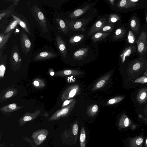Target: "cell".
Masks as SVG:
<instances>
[{"label":"cell","instance_id":"obj_1","mask_svg":"<svg viewBox=\"0 0 147 147\" xmlns=\"http://www.w3.org/2000/svg\"><path fill=\"white\" fill-rule=\"evenodd\" d=\"M30 11L36 22V28L41 36L50 42H53L51 25L40 5L36 2L31 3Z\"/></svg>","mask_w":147,"mask_h":147},{"label":"cell","instance_id":"obj_2","mask_svg":"<svg viewBox=\"0 0 147 147\" xmlns=\"http://www.w3.org/2000/svg\"><path fill=\"white\" fill-rule=\"evenodd\" d=\"M33 54V59L36 61L51 59L58 56L53 48L47 46L36 51Z\"/></svg>","mask_w":147,"mask_h":147},{"label":"cell","instance_id":"obj_3","mask_svg":"<svg viewBox=\"0 0 147 147\" xmlns=\"http://www.w3.org/2000/svg\"><path fill=\"white\" fill-rule=\"evenodd\" d=\"M28 35L22 28L20 32L21 47L23 53L27 55L31 54L33 51L34 43Z\"/></svg>","mask_w":147,"mask_h":147},{"label":"cell","instance_id":"obj_4","mask_svg":"<svg viewBox=\"0 0 147 147\" xmlns=\"http://www.w3.org/2000/svg\"><path fill=\"white\" fill-rule=\"evenodd\" d=\"M53 30L55 34L53 41L58 53L62 57L66 59L68 53L66 44L56 27H53Z\"/></svg>","mask_w":147,"mask_h":147},{"label":"cell","instance_id":"obj_5","mask_svg":"<svg viewBox=\"0 0 147 147\" xmlns=\"http://www.w3.org/2000/svg\"><path fill=\"white\" fill-rule=\"evenodd\" d=\"M72 30L84 31L85 26L91 19V17L78 20H68L62 18Z\"/></svg>","mask_w":147,"mask_h":147},{"label":"cell","instance_id":"obj_6","mask_svg":"<svg viewBox=\"0 0 147 147\" xmlns=\"http://www.w3.org/2000/svg\"><path fill=\"white\" fill-rule=\"evenodd\" d=\"M13 18L16 20L18 24L28 35L31 36L32 31L30 24L25 17L20 13L13 12L11 15Z\"/></svg>","mask_w":147,"mask_h":147},{"label":"cell","instance_id":"obj_7","mask_svg":"<svg viewBox=\"0 0 147 147\" xmlns=\"http://www.w3.org/2000/svg\"><path fill=\"white\" fill-rule=\"evenodd\" d=\"M138 52L140 55H143L147 51V33L144 30L140 34L136 41Z\"/></svg>","mask_w":147,"mask_h":147},{"label":"cell","instance_id":"obj_8","mask_svg":"<svg viewBox=\"0 0 147 147\" xmlns=\"http://www.w3.org/2000/svg\"><path fill=\"white\" fill-rule=\"evenodd\" d=\"M146 63V59L144 57H139L130 63L128 67L129 71L131 73L138 71L144 66Z\"/></svg>","mask_w":147,"mask_h":147},{"label":"cell","instance_id":"obj_9","mask_svg":"<svg viewBox=\"0 0 147 147\" xmlns=\"http://www.w3.org/2000/svg\"><path fill=\"white\" fill-rule=\"evenodd\" d=\"M52 21L58 29L64 34H66L69 32V27L62 18L57 16L55 12L54 14Z\"/></svg>","mask_w":147,"mask_h":147},{"label":"cell","instance_id":"obj_10","mask_svg":"<svg viewBox=\"0 0 147 147\" xmlns=\"http://www.w3.org/2000/svg\"><path fill=\"white\" fill-rule=\"evenodd\" d=\"M107 19L104 18L100 19L96 21L90 28L88 35L89 36L96 32H99L102 28L105 25Z\"/></svg>","mask_w":147,"mask_h":147},{"label":"cell","instance_id":"obj_11","mask_svg":"<svg viewBox=\"0 0 147 147\" xmlns=\"http://www.w3.org/2000/svg\"><path fill=\"white\" fill-rule=\"evenodd\" d=\"M12 30L10 32L3 34L1 33L0 34V57H1L3 49L9 38L11 36L13 31Z\"/></svg>","mask_w":147,"mask_h":147},{"label":"cell","instance_id":"obj_12","mask_svg":"<svg viewBox=\"0 0 147 147\" xmlns=\"http://www.w3.org/2000/svg\"><path fill=\"white\" fill-rule=\"evenodd\" d=\"M144 138L142 136L135 137L128 140L130 147H142Z\"/></svg>","mask_w":147,"mask_h":147},{"label":"cell","instance_id":"obj_13","mask_svg":"<svg viewBox=\"0 0 147 147\" xmlns=\"http://www.w3.org/2000/svg\"><path fill=\"white\" fill-rule=\"evenodd\" d=\"M91 8V5L88 4L84 7L76 9L69 15L71 18H76L85 13Z\"/></svg>","mask_w":147,"mask_h":147},{"label":"cell","instance_id":"obj_14","mask_svg":"<svg viewBox=\"0 0 147 147\" xmlns=\"http://www.w3.org/2000/svg\"><path fill=\"white\" fill-rule=\"evenodd\" d=\"M13 7L11 4L7 9L0 11V22L3 20H7L8 18L11 16V14L14 12L15 9Z\"/></svg>","mask_w":147,"mask_h":147},{"label":"cell","instance_id":"obj_15","mask_svg":"<svg viewBox=\"0 0 147 147\" xmlns=\"http://www.w3.org/2000/svg\"><path fill=\"white\" fill-rule=\"evenodd\" d=\"M132 122L129 118L125 113L121 116L119 121V129L126 128L132 124Z\"/></svg>","mask_w":147,"mask_h":147},{"label":"cell","instance_id":"obj_16","mask_svg":"<svg viewBox=\"0 0 147 147\" xmlns=\"http://www.w3.org/2000/svg\"><path fill=\"white\" fill-rule=\"evenodd\" d=\"M138 5V3L132 2L131 0H121L117 3L116 5L119 8L126 9L134 7Z\"/></svg>","mask_w":147,"mask_h":147},{"label":"cell","instance_id":"obj_17","mask_svg":"<svg viewBox=\"0 0 147 147\" xmlns=\"http://www.w3.org/2000/svg\"><path fill=\"white\" fill-rule=\"evenodd\" d=\"M147 99V88L141 89L139 91L137 96V99L140 104L144 103Z\"/></svg>","mask_w":147,"mask_h":147},{"label":"cell","instance_id":"obj_18","mask_svg":"<svg viewBox=\"0 0 147 147\" xmlns=\"http://www.w3.org/2000/svg\"><path fill=\"white\" fill-rule=\"evenodd\" d=\"M135 51H136V49L134 46H130L125 48L123 50L120 55L123 63L125 60L126 57L130 55Z\"/></svg>","mask_w":147,"mask_h":147},{"label":"cell","instance_id":"obj_19","mask_svg":"<svg viewBox=\"0 0 147 147\" xmlns=\"http://www.w3.org/2000/svg\"><path fill=\"white\" fill-rule=\"evenodd\" d=\"M88 48L81 49L74 53L73 57L75 59H80L86 56L88 54Z\"/></svg>","mask_w":147,"mask_h":147},{"label":"cell","instance_id":"obj_20","mask_svg":"<svg viewBox=\"0 0 147 147\" xmlns=\"http://www.w3.org/2000/svg\"><path fill=\"white\" fill-rule=\"evenodd\" d=\"M126 30L123 27H120L116 29L113 36L114 40H117L123 37L126 33Z\"/></svg>","mask_w":147,"mask_h":147},{"label":"cell","instance_id":"obj_21","mask_svg":"<svg viewBox=\"0 0 147 147\" xmlns=\"http://www.w3.org/2000/svg\"><path fill=\"white\" fill-rule=\"evenodd\" d=\"M131 30L135 32H138L140 28L139 22L137 18L135 16H132L130 22Z\"/></svg>","mask_w":147,"mask_h":147},{"label":"cell","instance_id":"obj_22","mask_svg":"<svg viewBox=\"0 0 147 147\" xmlns=\"http://www.w3.org/2000/svg\"><path fill=\"white\" fill-rule=\"evenodd\" d=\"M18 24L17 21L15 19H13L9 22L7 26L5 28L3 32H1L3 34H5L14 30Z\"/></svg>","mask_w":147,"mask_h":147},{"label":"cell","instance_id":"obj_23","mask_svg":"<svg viewBox=\"0 0 147 147\" xmlns=\"http://www.w3.org/2000/svg\"><path fill=\"white\" fill-rule=\"evenodd\" d=\"M109 34V33L98 32L93 35L91 39L94 42L98 41L105 38Z\"/></svg>","mask_w":147,"mask_h":147},{"label":"cell","instance_id":"obj_24","mask_svg":"<svg viewBox=\"0 0 147 147\" xmlns=\"http://www.w3.org/2000/svg\"><path fill=\"white\" fill-rule=\"evenodd\" d=\"M84 38L83 34H76L73 36L69 39V42L71 44H74L82 40Z\"/></svg>","mask_w":147,"mask_h":147},{"label":"cell","instance_id":"obj_25","mask_svg":"<svg viewBox=\"0 0 147 147\" xmlns=\"http://www.w3.org/2000/svg\"><path fill=\"white\" fill-rule=\"evenodd\" d=\"M86 134L84 128L83 127L81 129L80 137V147H85L86 144Z\"/></svg>","mask_w":147,"mask_h":147},{"label":"cell","instance_id":"obj_26","mask_svg":"<svg viewBox=\"0 0 147 147\" xmlns=\"http://www.w3.org/2000/svg\"><path fill=\"white\" fill-rule=\"evenodd\" d=\"M114 28V25L112 24H110L106 25H105L99 32L109 33V32H112Z\"/></svg>","mask_w":147,"mask_h":147},{"label":"cell","instance_id":"obj_27","mask_svg":"<svg viewBox=\"0 0 147 147\" xmlns=\"http://www.w3.org/2000/svg\"><path fill=\"white\" fill-rule=\"evenodd\" d=\"M69 108L68 107L64 108L57 112L54 115V118H57L61 116L67 114L69 111Z\"/></svg>","mask_w":147,"mask_h":147},{"label":"cell","instance_id":"obj_28","mask_svg":"<svg viewBox=\"0 0 147 147\" xmlns=\"http://www.w3.org/2000/svg\"><path fill=\"white\" fill-rule=\"evenodd\" d=\"M120 17L119 16L115 14H111L108 18V22L111 24L114 23L119 20Z\"/></svg>","mask_w":147,"mask_h":147},{"label":"cell","instance_id":"obj_29","mask_svg":"<svg viewBox=\"0 0 147 147\" xmlns=\"http://www.w3.org/2000/svg\"><path fill=\"white\" fill-rule=\"evenodd\" d=\"M124 98L123 96H119L110 99L107 104H113L118 103L121 101Z\"/></svg>","mask_w":147,"mask_h":147},{"label":"cell","instance_id":"obj_30","mask_svg":"<svg viewBox=\"0 0 147 147\" xmlns=\"http://www.w3.org/2000/svg\"><path fill=\"white\" fill-rule=\"evenodd\" d=\"M128 42L130 44H134L135 42V38L132 32L129 30L127 34Z\"/></svg>","mask_w":147,"mask_h":147},{"label":"cell","instance_id":"obj_31","mask_svg":"<svg viewBox=\"0 0 147 147\" xmlns=\"http://www.w3.org/2000/svg\"><path fill=\"white\" fill-rule=\"evenodd\" d=\"M134 82L144 84L147 82V77L143 76L136 80Z\"/></svg>","mask_w":147,"mask_h":147},{"label":"cell","instance_id":"obj_32","mask_svg":"<svg viewBox=\"0 0 147 147\" xmlns=\"http://www.w3.org/2000/svg\"><path fill=\"white\" fill-rule=\"evenodd\" d=\"M78 131V125L75 124L74 125L72 128V132L73 134L74 135H76Z\"/></svg>","mask_w":147,"mask_h":147},{"label":"cell","instance_id":"obj_33","mask_svg":"<svg viewBox=\"0 0 147 147\" xmlns=\"http://www.w3.org/2000/svg\"><path fill=\"white\" fill-rule=\"evenodd\" d=\"M98 106L96 105L93 106L91 109V114L93 115L96 113L98 110Z\"/></svg>","mask_w":147,"mask_h":147},{"label":"cell","instance_id":"obj_34","mask_svg":"<svg viewBox=\"0 0 147 147\" xmlns=\"http://www.w3.org/2000/svg\"><path fill=\"white\" fill-rule=\"evenodd\" d=\"M5 67L3 65H1L0 67V75L1 77H3L5 70Z\"/></svg>","mask_w":147,"mask_h":147},{"label":"cell","instance_id":"obj_35","mask_svg":"<svg viewBox=\"0 0 147 147\" xmlns=\"http://www.w3.org/2000/svg\"><path fill=\"white\" fill-rule=\"evenodd\" d=\"M77 89H73L69 92V98L73 97L76 94L77 92Z\"/></svg>","mask_w":147,"mask_h":147},{"label":"cell","instance_id":"obj_36","mask_svg":"<svg viewBox=\"0 0 147 147\" xmlns=\"http://www.w3.org/2000/svg\"><path fill=\"white\" fill-rule=\"evenodd\" d=\"M105 81L104 80H102L97 83L96 85V87L98 88L102 87L105 84Z\"/></svg>","mask_w":147,"mask_h":147},{"label":"cell","instance_id":"obj_37","mask_svg":"<svg viewBox=\"0 0 147 147\" xmlns=\"http://www.w3.org/2000/svg\"><path fill=\"white\" fill-rule=\"evenodd\" d=\"M7 1L10 2H12V5L13 6H14L15 5H18L19 2L20 1V0H6Z\"/></svg>","mask_w":147,"mask_h":147},{"label":"cell","instance_id":"obj_38","mask_svg":"<svg viewBox=\"0 0 147 147\" xmlns=\"http://www.w3.org/2000/svg\"><path fill=\"white\" fill-rule=\"evenodd\" d=\"M7 107L11 110H14L16 108L17 106L16 104L13 103L9 105Z\"/></svg>","mask_w":147,"mask_h":147},{"label":"cell","instance_id":"obj_39","mask_svg":"<svg viewBox=\"0 0 147 147\" xmlns=\"http://www.w3.org/2000/svg\"><path fill=\"white\" fill-rule=\"evenodd\" d=\"M13 92L12 91H10L7 92L5 94V97L8 98L11 96L13 94Z\"/></svg>","mask_w":147,"mask_h":147},{"label":"cell","instance_id":"obj_40","mask_svg":"<svg viewBox=\"0 0 147 147\" xmlns=\"http://www.w3.org/2000/svg\"><path fill=\"white\" fill-rule=\"evenodd\" d=\"M46 138V136L45 135L41 134L38 136V138L40 141H43Z\"/></svg>","mask_w":147,"mask_h":147},{"label":"cell","instance_id":"obj_41","mask_svg":"<svg viewBox=\"0 0 147 147\" xmlns=\"http://www.w3.org/2000/svg\"><path fill=\"white\" fill-rule=\"evenodd\" d=\"M74 99H71L69 100H66L65 101L62 106V107H64L65 106H66L67 105L69 104V103L71 102Z\"/></svg>","mask_w":147,"mask_h":147},{"label":"cell","instance_id":"obj_42","mask_svg":"<svg viewBox=\"0 0 147 147\" xmlns=\"http://www.w3.org/2000/svg\"><path fill=\"white\" fill-rule=\"evenodd\" d=\"M32 117L29 116H25L23 118V119L25 121H28L31 120L32 119Z\"/></svg>","mask_w":147,"mask_h":147},{"label":"cell","instance_id":"obj_43","mask_svg":"<svg viewBox=\"0 0 147 147\" xmlns=\"http://www.w3.org/2000/svg\"><path fill=\"white\" fill-rule=\"evenodd\" d=\"M64 74L66 75H68L71 74L72 73V71L71 70L67 69L64 71Z\"/></svg>","mask_w":147,"mask_h":147},{"label":"cell","instance_id":"obj_44","mask_svg":"<svg viewBox=\"0 0 147 147\" xmlns=\"http://www.w3.org/2000/svg\"><path fill=\"white\" fill-rule=\"evenodd\" d=\"M33 83L34 85L36 86H38L39 85V82L37 81H35Z\"/></svg>","mask_w":147,"mask_h":147},{"label":"cell","instance_id":"obj_45","mask_svg":"<svg viewBox=\"0 0 147 147\" xmlns=\"http://www.w3.org/2000/svg\"><path fill=\"white\" fill-rule=\"evenodd\" d=\"M110 4L112 5H114V2L115 1V0H108Z\"/></svg>","mask_w":147,"mask_h":147},{"label":"cell","instance_id":"obj_46","mask_svg":"<svg viewBox=\"0 0 147 147\" xmlns=\"http://www.w3.org/2000/svg\"><path fill=\"white\" fill-rule=\"evenodd\" d=\"M144 147H147V137L146 140Z\"/></svg>","mask_w":147,"mask_h":147},{"label":"cell","instance_id":"obj_47","mask_svg":"<svg viewBox=\"0 0 147 147\" xmlns=\"http://www.w3.org/2000/svg\"><path fill=\"white\" fill-rule=\"evenodd\" d=\"M131 1L134 3H136V2H138L139 0H131Z\"/></svg>","mask_w":147,"mask_h":147},{"label":"cell","instance_id":"obj_48","mask_svg":"<svg viewBox=\"0 0 147 147\" xmlns=\"http://www.w3.org/2000/svg\"><path fill=\"white\" fill-rule=\"evenodd\" d=\"M141 118H142V119H143L147 123V118H144V117H141Z\"/></svg>","mask_w":147,"mask_h":147},{"label":"cell","instance_id":"obj_49","mask_svg":"<svg viewBox=\"0 0 147 147\" xmlns=\"http://www.w3.org/2000/svg\"><path fill=\"white\" fill-rule=\"evenodd\" d=\"M54 72H51L50 73V75L51 76H53L54 75Z\"/></svg>","mask_w":147,"mask_h":147},{"label":"cell","instance_id":"obj_50","mask_svg":"<svg viewBox=\"0 0 147 147\" xmlns=\"http://www.w3.org/2000/svg\"><path fill=\"white\" fill-rule=\"evenodd\" d=\"M146 22H147V12L146 14Z\"/></svg>","mask_w":147,"mask_h":147},{"label":"cell","instance_id":"obj_51","mask_svg":"<svg viewBox=\"0 0 147 147\" xmlns=\"http://www.w3.org/2000/svg\"><path fill=\"white\" fill-rule=\"evenodd\" d=\"M145 74H146V75L147 76V70L146 71V72L145 73Z\"/></svg>","mask_w":147,"mask_h":147}]
</instances>
